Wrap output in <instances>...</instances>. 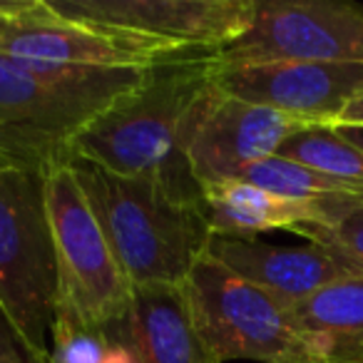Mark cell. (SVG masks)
I'll return each mask as SVG.
<instances>
[{"instance_id":"cell-10","label":"cell","mask_w":363,"mask_h":363,"mask_svg":"<svg viewBox=\"0 0 363 363\" xmlns=\"http://www.w3.org/2000/svg\"><path fill=\"white\" fill-rule=\"evenodd\" d=\"M214 85L252 105L286 112L311 125H336L363 95V62H242L217 65Z\"/></svg>"},{"instance_id":"cell-11","label":"cell","mask_w":363,"mask_h":363,"mask_svg":"<svg viewBox=\"0 0 363 363\" xmlns=\"http://www.w3.org/2000/svg\"><path fill=\"white\" fill-rule=\"evenodd\" d=\"M308 125L286 112L227 95L212 82L189 140V164L199 187L234 179L247 164L274 157L289 137Z\"/></svg>"},{"instance_id":"cell-16","label":"cell","mask_w":363,"mask_h":363,"mask_svg":"<svg viewBox=\"0 0 363 363\" xmlns=\"http://www.w3.org/2000/svg\"><path fill=\"white\" fill-rule=\"evenodd\" d=\"M234 179H244L249 184H254V187L267 189V192L277 194V197L294 199V202L333 204L343 202V199L363 197L361 192H356L343 182L331 179V177L321 174V172L308 169V167L284 160L279 155L252 162Z\"/></svg>"},{"instance_id":"cell-13","label":"cell","mask_w":363,"mask_h":363,"mask_svg":"<svg viewBox=\"0 0 363 363\" xmlns=\"http://www.w3.org/2000/svg\"><path fill=\"white\" fill-rule=\"evenodd\" d=\"M212 237H257L272 229L301 234L306 227L333 224L343 212L363 202V197L333 204L294 202L259 189L244 179H217L202 184Z\"/></svg>"},{"instance_id":"cell-5","label":"cell","mask_w":363,"mask_h":363,"mask_svg":"<svg viewBox=\"0 0 363 363\" xmlns=\"http://www.w3.org/2000/svg\"><path fill=\"white\" fill-rule=\"evenodd\" d=\"M57 294L45 174L0 160V311L38 353H50Z\"/></svg>"},{"instance_id":"cell-12","label":"cell","mask_w":363,"mask_h":363,"mask_svg":"<svg viewBox=\"0 0 363 363\" xmlns=\"http://www.w3.org/2000/svg\"><path fill=\"white\" fill-rule=\"evenodd\" d=\"M207 252L286 308L338 279L358 277L318 244L274 247L257 237H212Z\"/></svg>"},{"instance_id":"cell-22","label":"cell","mask_w":363,"mask_h":363,"mask_svg":"<svg viewBox=\"0 0 363 363\" xmlns=\"http://www.w3.org/2000/svg\"><path fill=\"white\" fill-rule=\"evenodd\" d=\"M11 11H13V0H0V30H3L8 18H11Z\"/></svg>"},{"instance_id":"cell-1","label":"cell","mask_w":363,"mask_h":363,"mask_svg":"<svg viewBox=\"0 0 363 363\" xmlns=\"http://www.w3.org/2000/svg\"><path fill=\"white\" fill-rule=\"evenodd\" d=\"M214 82V55H187L152 67L145 85L105 110L75 137L70 162L150 182L179 202L204 207L189 164L197 115Z\"/></svg>"},{"instance_id":"cell-14","label":"cell","mask_w":363,"mask_h":363,"mask_svg":"<svg viewBox=\"0 0 363 363\" xmlns=\"http://www.w3.org/2000/svg\"><path fill=\"white\" fill-rule=\"evenodd\" d=\"M127 321L145 363H209L182 286H135Z\"/></svg>"},{"instance_id":"cell-20","label":"cell","mask_w":363,"mask_h":363,"mask_svg":"<svg viewBox=\"0 0 363 363\" xmlns=\"http://www.w3.org/2000/svg\"><path fill=\"white\" fill-rule=\"evenodd\" d=\"M336 125H363V95L356 97V100L343 110V115L338 117Z\"/></svg>"},{"instance_id":"cell-9","label":"cell","mask_w":363,"mask_h":363,"mask_svg":"<svg viewBox=\"0 0 363 363\" xmlns=\"http://www.w3.org/2000/svg\"><path fill=\"white\" fill-rule=\"evenodd\" d=\"M0 52L26 62L102 70H142L177 60L142 38L67 21L48 0H13L0 30Z\"/></svg>"},{"instance_id":"cell-21","label":"cell","mask_w":363,"mask_h":363,"mask_svg":"<svg viewBox=\"0 0 363 363\" xmlns=\"http://www.w3.org/2000/svg\"><path fill=\"white\" fill-rule=\"evenodd\" d=\"M338 135L363 152V125H331Z\"/></svg>"},{"instance_id":"cell-2","label":"cell","mask_w":363,"mask_h":363,"mask_svg":"<svg viewBox=\"0 0 363 363\" xmlns=\"http://www.w3.org/2000/svg\"><path fill=\"white\" fill-rule=\"evenodd\" d=\"M150 70L43 65L0 52V160L40 174L70 162L75 137L140 90Z\"/></svg>"},{"instance_id":"cell-4","label":"cell","mask_w":363,"mask_h":363,"mask_svg":"<svg viewBox=\"0 0 363 363\" xmlns=\"http://www.w3.org/2000/svg\"><path fill=\"white\" fill-rule=\"evenodd\" d=\"M192 328L209 363H328L291 308L204 254L182 284Z\"/></svg>"},{"instance_id":"cell-15","label":"cell","mask_w":363,"mask_h":363,"mask_svg":"<svg viewBox=\"0 0 363 363\" xmlns=\"http://www.w3.org/2000/svg\"><path fill=\"white\" fill-rule=\"evenodd\" d=\"M291 318L328 363H363V277L323 286L294 306Z\"/></svg>"},{"instance_id":"cell-17","label":"cell","mask_w":363,"mask_h":363,"mask_svg":"<svg viewBox=\"0 0 363 363\" xmlns=\"http://www.w3.org/2000/svg\"><path fill=\"white\" fill-rule=\"evenodd\" d=\"M277 155L343 182L363 194V152L343 140L331 125L303 127L279 147Z\"/></svg>"},{"instance_id":"cell-19","label":"cell","mask_w":363,"mask_h":363,"mask_svg":"<svg viewBox=\"0 0 363 363\" xmlns=\"http://www.w3.org/2000/svg\"><path fill=\"white\" fill-rule=\"evenodd\" d=\"M0 363H50V353L33 351L3 311H0Z\"/></svg>"},{"instance_id":"cell-8","label":"cell","mask_w":363,"mask_h":363,"mask_svg":"<svg viewBox=\"0 0 363 363\" xmlns=\"http://www.w3.org/2000/svg\"><path fill=\"white\" fill-rule=\"evenodd\" d=\"M217 65L242 62H363V6L333 0H257L249 30Z\"/></svg>"},{"instance_id":"cell-7","label":"cell","mask_w":363,"mask_h":363,"mask_svg":"<svg viewBox=\"0 0 363 363\" xmlns=\"http://www.w3.org/2000/svg\"><path fill=\"white\" fill-rule=\"evenodd\" d=\"M67 21L127 33L167 55H217L249 30L257 0H48Z\"/></svg>"},{"instance_id":"cell-18","label":"cell","mask_w":363,"mask_h":363,"mask_svg":"<svg viewBox=\"0 0 363 363\" xmlns=\"http://www.w3.org/2000/svg\"><path fill=\"white\" fill-rule=\"evenodd\" d=\"M301 237L331 252L343 267L363 277V202L343 212L333 224L306 227Z\"/></svg>"},{"instance_id":"cell-3","label":"cell","mask_w":363,"mask_h":363,"mask_svg":"<svg viewBox=\"0 0 363 363\" xmlns=\"http://www.w3.org/2000/svg\"><path fill=\"white\" fill-rule=\"evenodd\" d=\"M70 167L132 289L182 286L209 249L207 209L90 162Z\"/></svg>"},{"instance_id":"cell-6","label":"cell","mask_w":363,"mask_h":363,"mask_svg":"<svg viewBox=\"0 0 363 363\" xmlns=\"http://www.w3.org/2000/svg\"><path fill=\"white\" fill-rule=\"evenodd\" d=\"M45 204L60 277L57 298L90 326L122 318L132 301V284L122 274L70 162L45 174Z\"/></svg>"}]
</instances>
